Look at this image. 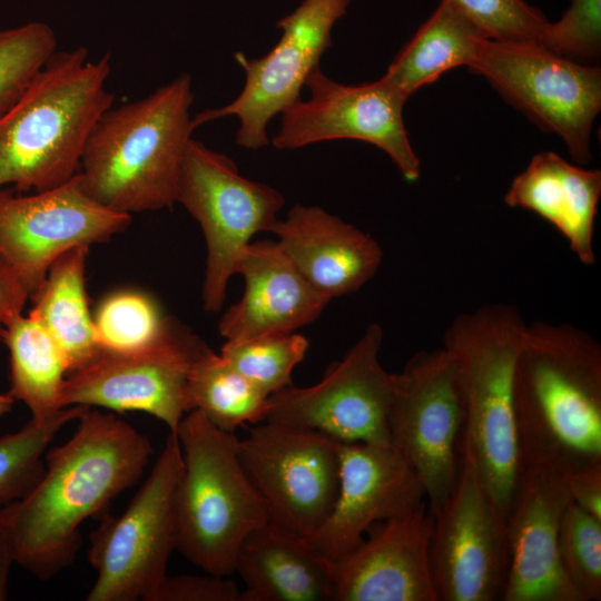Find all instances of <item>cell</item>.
<instances>
[{
    "mask_svg": "<svg viewBox=\"0 0 601 601\" xmlns=\"http://www.w3.org/2000/svg\"><path fill=\"white\" fill-rule=\"evenodd\" d=\"M193 101L191 76L180 73L141 99L105 110L80 157L89 195L128 215L171 208L195 130Z\"/></svg>",
    "mask_w": 601,
    "mask_h": 601,
    "instance_id": "obj_3",
    "label": "cell"
},
{
    "mask_svg": "<svg viewBox=\"0 0 601 601\" xmlns=\"http://www.w3.org/2000/svg\"><path fill=\"white\" fill-rule=\"evenodd\" d=\"M209 346L188 327L169 318L151 345L131 352H101L70 373L60 393V406L139 411L160 420L176 434L190 412L187 385L190 370Z\"/></svg>",
    "mask_w": 601,
    "mask_h": 601,
    "instance_id": "obj_12",
    "label": "cell"
},
{
    "mask_svg": "<svg viewBox=\"0 0 601 601\" xmlns=\"http://www.w3.org/2000/svg\"><path fill=\"white\" fill-rule=\"evenodd\" d=\"M514 417L521 469L565 475L601 464L599 342L569 323L528 324L515 364Z\"/></svg>",
    "mask_w": 601,
    "mask_h": 601,
    "instance_id": "obj_2",
    "label": "cell"
},
{
    "mask_svg": "<svg viewBox=\"0 0 601 601\" xmlns=\"http://www.w3.org/2000/svg\"><path fill=\"white\" fill-rule=\"evenodd\" d=\"M235 273L243 275L245 290L219 321L218 331L227 341L293 333L315 321L329 303L277 242L249 243L238 256Z\"/></svg>",
    "mask_w": 601,
    "mask_h": 601,
    "instance_id": "obj_21",
    "label": "cell"
},
{
    "mask_svg": "<svg viewBox=\"0 0 601 601\" xmlns=\"http://www.w3.org/2000/svg\"><path fill=\"white\" fill-rule=\"evenodd\" d=\"M299 334H269L242 341H226L220 356L253 384L272 395L289 385L292 373L308 349Z\"/></svg>",
    "mask_w": 601,
    "mask_h": 601,
    "instance_id": "obj_31",
    "label": "cell"
},
{
    "mask_svg": "<svg viewBox=\"0 0 601 601\" xmlns=\"http://www.w3.org/2000/svg\"><path fill=\"white\" fill-rule=\"evenodd\" d=\"M130 221L131 215L111 210L90 196L79 173L41 191L0 188V257L16 270L31 298L59 256L106 242Z\"/></svg>",
    "mask_w": 601,
    "mask_h": 601,
    "instance_id": "obj_16",
    "label": "cell"
},
{
    "mask_svg": "<svg viewBox=\"0 0 601 601\" xmlns=\"http://www.w3.org/2000/svg\"><path fill=\"white\" fill-rule=\"evenodd\" d=\"M430 564L437 601H501L510 564L505 514L462 441L453 491L433 513Z\"/></svg>",
    "mask_w": 601,
    "mask_h": 601,
    "instance_id": "obj_10",
    "label": "cell"
},
{
    "mask_svg": "<svg viewBox=\"0 0 601 601\" xmlns=\"http://www.w3.org/2000/svg\"><path fill=\"white\" fill-rule=\"evenodd\" d=\"M176 203L200 225L207 246L203 306L217 313L229 278L250 238L269 231L285 205L272 186L244 177L225 154L190 139L183 160Z\"/></svg>",
    "mask_w": 601,
    "mask_h": 601,
    "instance_id": "obj_8",
    "label": "cell"
},
{
    "mask_svg": "<svg viewBox=\"0 0 601 601\" xmlns=\"http://www.w3.org/2000/svg\"><path fill=\"white\" fill-rule=\"evenodd\" d=\"M89 247L78 246L59 256L45 282L30 298L33 316L61 348L68 375L90 363L101 348L86 292V260Z\"/></svg>",
    "mask_w": 601,
    "mask_h": 601,
    "instance_id": "obj_25",
    "label": "cell"
},
{
    "mask_svg": "<svg viewBox=\"0 0 601 601\" xmlns=\"http://www.w3.org/2000/svg\"><path fill=\"white\" fill-rule=\"evenodd\" d=\"M494 41L534 42L549 20L525 0H447Z\"/></svg>",
    "mask_w": 601,
    "mask_h": 601,
    "instance_id": "obj_34",
    "label": "cell"
},
{
    "mask_svg": "<svg viewBox=\"0 0 601 601\" xmlns=\"http://www.w3.org/2000/svg\"><path fill=\"white\" fill-rule=\"evenodd\" d=\"M176 549L206 573L229 577L246 536L268 522L266 506L238 456V437L203 413L185 414Z\"/></svg>",
    "mask_w": 601,
    "mask_h": 601,
    "instance_id": "obj_6",
    "label": "cell"
},
{
    "mask_svg": "<svg viewBox=\"0 0 601 601\" xmlns=\"http://www.w3.org/2000/svg\"><path fill=\"white\" fill-rule=\"evenodd\" d=\"M0 338L10 353L8 394L23 402L35 421L45 422L58 415L63 410L60 393L68 364L57 342L29 314L10 321Z\"/></svg>",
    "mask_w": 601,
    "mask_h": 601,
    "instance_id": "obj_27",
    "label": "cell"
},
{
    "mask_svg": "<svg viewBox=\"0 0 601 601\" xmlns=\"http://www.w3.org/2000/svg\"><path fill=\"white\" fill-rule=\"evenodd\" d=\"M425 500L420 477L392 444L339 442L337 497L326 521L308 539L335 563L349 554L374 524L404 514Z\"/></svg>",
    "mask_w": 601,
    "mask_h": 601,
    "instance_id": "obj_18",
    "label": "cell"
},
{
    "mask_svg": "<svg viewBox=\"0 0 601 601\" xmlns=\"http://www.w3.org/2000/svg\"><path fill=\"white\" fill-rule=\"evenodd\" d=\"M486 39L447 0H441L381 79L410 97L445 71L470 67Z\"/></svg>",
    "mask_w": 601,
    "mask_h": 601,
    "instance_id": "obj_26",
    "label": "cell"
},
{
    "mask_svg": "<svg viewBox=\"0 0 601 601\" xmlns=\"http://www.w3.org/2000/svg\"><path fill=\"white\" fill-rule=\"evenodd\" d=\"M269 231L302 276L329 300L358 290L383 259L373 237L318 206H293Z\"/></svg>",
    "mask_w": 601,
    "mask_h": 601,
    "instance_id": "obj_22",
    "label": "cell"
},
{
    "mask_svg": "<svg viewBox=\"0 0 601 601\" xmlns=\"http://www.w3.org/2000/svg\"><path fill=\"white\" fill-rule=\"evenodd\" d=\"M14 400L9 394H0V416L10 412Z\"/></svg>",
    "mask_w": 601,
    "mask_h": 601,
    "instance_id": "obj_40",
    "label": "cell"
},
{
    "mask_svg": "<svg viewBox=\"0 0 601 601\" xmlns=\"http://www.w3.org/2000/svg\"><path fill=\"white\" fill-rule=\"evenodd\" d=\"M469 68L541 130L560 136L578 165L590 161L591 130L601 109L599 68L556 56L534 42L490 39Z\"/></svg>",
    "mask_w": 601,
    "mask_h": 601,
    "instance_id": "obj_9",
    "label": "cell"
},
{
    "mask_svg": "<svg viewBox=\"0 0 601 601\" xmlns=\"http://www.w3.org/2000/svg\"><path fill=\"white\" fill-rule=\"evenodd\" d=\"M464 424L455 367L443 347L417 352L394 373L390 443L420 477L432 514L455 486Z\"/></svg>",
    "mask_w": 601,
    "mask_h": 601,
    "instance_id": "obj_11",
    "label": "cell"
},
{
    "mask_svg": "<svg viewBox=\"0 0 601 601\" xmlns=\"http://www.w3.org/2000/svg\"><path fill=\"white\" fill-rule=\"evenodd\" d=\"M88 406H69L55 417L32 418L19 431L0 436V508L26 496L45 472L43 455L56 434Z\"/></svg>",
    "mask_w": 601,
    "mask_h": 601,
    "instance_id": "obj_29",
    "label": "cell"
},
{
    "mask_svg": "<svg viewBox=\"0 0 601 601\" xmlns=\"http://www.w3.org/2000/svg\"><path fill=\"white\" fill-rule=\"evenodd\" d=\"M571 502L564 475L522 467L505 514L509 575L502 601H582L559 559L562 515Z\"/></svg>",
    "mask_w": 601,
    "mask_h": 601,
    "instance_id": "obj_19",
    "label": "cell"
},
{
    "mask_svg": "<svg viewBox=\"0 0 601 601\" xmlns=\"http://www.w3.org/2000/svg\"><path fill=\"white\" fill-rule=\"evenodd\" d=\"M240 601H335L334 563L308 538L267 522L243 541Z\"/></svg>",
    "mask_w": 601,
    "mask_h": 601,
    "instance_id": "obj_23",
    "label": "cell"
},
{
    "mask_svg": "<svg viewBox=\"0 0 601 601\" xmlns=\"http://www.w3.org/2000/svg\"><path fill=\"white\" fill-rule=\"evenodd\" d=\"M305 86L311 96L282 112L272 142L277 149H297L315 142L355 139L384 150L407 181L421 176V162L403 119L408 97L382 79L349 86L328 78L317 66Z\"/></svg>",
    "mask_w": 601,
    "mask_h": 601,
    "instance_id": "obj_17",
    "label": "cell"
},
{
    "mask_svg": "<svg viewBox=\"0 0 601 601\" xmlns=\"http://www.w3.org/2000/svg\"><path fill=\"white\" fill-rule=\"evenodd\" d=\"M57 46L53 29L42 21L0 29V117L24 95Z\"/></svg>",
    "mask_w": 601,
    "mask_h": 601,
    "instance_id": "obj_32",
    "label": "cell"
},
{
    "mask_svg": "<svg viewBox=\"0 0 601 601\" xmlns=\"http://www.w3.org/2000/svg\"><path fill=\"white\" fill-rule=\"evenodd\" d=\"M73 435L45 456V472L22 499L0 508L16 563L40 580L68 568L79 528L142 475L154 453L148 437L112 413L88 407Z\"/></svg>",
    "mask_w": 601,
    "mask_h": 601,
    "instance_id": "obj_1",
    "label": "cell"
},
{
    "mask_svg": "<svg viewBox=\"0 0 601 601\" xmlns=\"http://www.w3.org/2000/svg\"><path fill=\"white\" fill-rule=\"evenodd\" d=\"M526 325L515 306L492 303L456 316L443 336L463 401L464 439L504 514L521 470L514 374Z\"/></svg>",
    "mask_w": 601,
    "mask_h": 601,
    "instance_id": "obj_5",
    "label": "cell"
},
{
    "mask_svg": "<svg viewBox=\"0 0 601 601\" xmlns=\"http://www.w3.org/2000/svg\"><path fill=\"white\" fill-rule=\"evenodd\" d=\"M571 502L601 520V464L564 475Z\"/></svg>",
    "mask_w": 601,
    "mask_h": 601,
    "instance_id": "obj_37",
    "label": "cell"
},
{
    "mask_svg": "<svg viewBox=\"0 0 601 601\" xmlns=\"http://www.w3.org/2000/svg\"><path fill=\"white\" fill-rule=\"evenodd\" d=\"M238 456L268 522L311 538L326 521L338 493V441L265 421L238 440Z\"/></svg>",
    "mask_w": 601,
    "mask_h": 601,
    "instance_id": "obj_13",
    "label": "cell"
},
{
    "mask_svg": "<svg viewBox=\"0 0 601 601\" xmlns=\"http://www.w3.org/2000/svg\"><path fill=\"white\" fill-rule=\"evenodd\" d=\"M16 563L11 539L0 526V601L8 598V579L11 565Z\"/></svg>",
    "mask_w": 601,
    "mask_h": 601,
    "instance_id": "obj_39",
    "label": "cell"
},
{
    "mask_svg": "<svg viewBox=\"0 0 601 601\" xmlns=\"http://www.w3.org/2000/svg\"><path fill=\"white\" fill-rule=\"evenodd\" d=\"M383 338L380 324L368 325L318 383L307 387L292 384L272 394L265 421L314 430L341 443L391 444L394 373L378 358Z\"/></svg>",
    "mask_w": 601,
    "mask_h": 601,
    "instance_id": "obj_14",
    "label": "cell"
},
{
    "mask_svg": "<svg viewBox=\"0 0 601 601\" xmlns=\"http://www.w3.org/2000/svg\"><path fill=\"white\" fill-rule=\"evenodd\" d=\"M29 292L16 270L0 257V333L22 309Z\"/></svg>",
    "mask_w": 601,
    "mask_h": 601,
    "instance_id": "obj_38",
    "label": "cell"
},
{
    "mask_svg": "<svg viewBox=\"0 0 601 601\" xmlns=\"http://www.w3.org/2000/svg\"><path fill=\"white\" fill-rule=\"evenodd\" d=\"M351 0H304L276 22L278 42L265 56L247 59L235 55L245 71L238 97L226 106L206 109L193 117L194 128L223 118L240 120L236 142L248 149L268 145L267 125L298 100L309 73L332 46V29L346 14Z\"/></svg>",
    "mask_w": 601,
    "mask_h": 601,
    "instance_id": "obj_15",
    "label": "cell"
},
{
    "mask_svg": "<svg viewBox=\"0 0 601 601\" xmlns=\"http://www.w3.org/2000/svg\"><path fill=\"white\" fill-rule=\"evenodd\" d=\"M562 570L582 601L601 599V520L570 502L560 523Z\"/></svg>",
    "mask_w": 601,
    "mask_h": 601,
    "instance_id": "obj_33",
    "label": "cell"
},
{
    "mask_svg": "<svg viewBox=\"0 0 601 601\" xmlns=\"http://www.w3.org/2000/svg\"><path fill=\"white\" fill-rule=\"evenodd\" d=\"M536 45L575 62L593 61L601 51V0H570L556 22H548Z\"/></svg>",
    "mask_w": 601,
    "mask_h": 601,
    "instance_id": "obj_35",
    "label": "cell"
},
{
    "mask_svg": "<svg viewBox=\"0 0 601 601\" xmlns=\"http://www.w3.org/2000/svg\"><path fill=\"white\" fill-rule=\"evenodd\" d=\"M111 58L85 47L56 51L24 95L0 117V188L41 191L79 170L86 138L114 105Z\"/></svg>",
    "mask_w": 601,
    "mask_h": 601,
    "instance_id": "obj_4",
    "label": "cell"
},
{
    "mask_svg": "<svg viewBox=\"0 0 601 601\" xmlns=\"http://www.w3.org/2000/svg\"><path fill=\"white\" fill-rule=\"evenodd\" d=\"M183 453L169 433L148 477L120 515L104 513L90 533L88 560L97 579L87 601H148L167 575L177 536Z\"/></svg>",
    "mask_w": 601,
    "mask_h": 601,
    "instance_id": "obj_7",
    "label": "cell"
},
{
    "mask_svg": "<svg viewBox=\"0 0 601 601\" xmlns=\"http://www.w3.org/2000/svg\"><path fill=\"white\" fill-rule=\"evenodd\" d=\"M92 318L100 348L110 352H131L151 345L162 335L168 321L157 303L138 290L108 295Z\"/></svg>",
    "mask_w": 601,
    "mask_h": 601,
    "instance_id": "obj_30",
    "label": "cell"
},
{
    "mask_svg": "<svg viewBox=\"0 0 601 601\" xmlns=\"http://www.w3.org/2000/svg\"><path fill=\"white\" fill-rule=\"evenodd\" d=\"M242 590L228 577L166 575L148 601H240Z\"/></svg>",
    "mask_w": 601,
    "mask_h": 601,
    "instance_id": "obj_36",
    "label": "cell"
},
{
    "mask_svg": "<svg viewBox=\"0 0 601 601\" xmlns=\"http://www.w3.org/2000/svg\"><path fill=\"white\" fill-rule=\"evenodd\" d=\"M600 195V170L571 165L553 151H543L513 179L504 201L545 219L563 235L578 259L591 266L597 259L593 233Z\"/></svg>",
    "mask_w": 601,
    "mask_h": 601,
    "instance_id": "obj_24",
    "label": "cell"
},
{
    "mask_svg": "<svg viewBox=\"0 0 601 601\" xmlns=\"http://www.w3.org/2000/svg\"><path fill=\"white\" fill-rule=\"evenodd\" d=\"M189 410L218 428L234 432L245 423L267 418L270 395L208 347L194 363L187 385Z\"/></svg>",
    "mask_w": 601,
    "mask_h": 601,
    "instance_id": "obj_28",
    "label": "cell"
},
{
    "mask_svg": "<svg viewBox=\"0 0 601 601\" xmlns=\"http://www.w3.org/2000/svg\"><path fill=\"white\" fill-rule=\"evenodd\" d=\"M433 525L426 500L374 524L334 563L335 601H437L430 564Z\"/></svg>",
    "mask_w": 601,
    "mask_h": 601,
    "instance_id": "obj_20",
    "label": "cell"
}]
</instances>
